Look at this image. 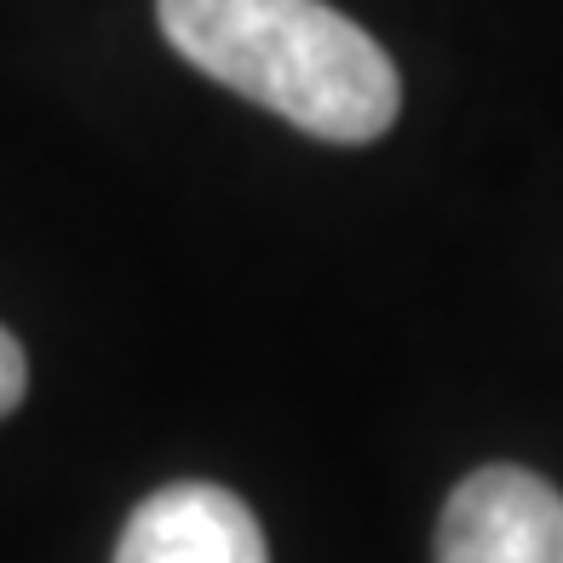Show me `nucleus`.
<instances>
[{
    "mask_svg": "<svg viewBox=\"0 0 563 563\" xmlns=\"http://www.w3.org/2000/svg\"><path fill=\"white\" fill-rule=\"evenodd\" d=\"M162 35L219 87L328 144H368L402 110L397 64L322 0H156Z\"/></svg>",
    "mask_w": 563,
    "mask_h": 563,
    "instance_id": "f257e3e1",
    "label": "nucleus"
},
{
    "mask_svg": "<svg viewBox=\"0 0 563 563\" xmlns=\"http://www.w3.org/2000/svg\"><path fill=\"white\" fill-rule=\"evenodd\" d=\"M438 563H563V495L523 466H483L443 506Z\"/></svg>",
    "mask_w": 563,
    "mask_h": 563,
    "instance_id": "f03ea898",
    "label": "nucleus"
},
{
    "mask_svg": "<svg viewBox=\"0 0 563 563\" xmlns=\"http://www.w3.org/2000/svg\"><path fill=\"white\" fill-rule=\"evenodd\" d=\"M115 563H271L260 518L219 483H167L126 518Z\"/></svg>",
    "mask_w": 563,
    "mask_h": 563,
    "instance_id": "7ed1b4c3",
    "label": "nucleus"
},
{
    "mask_svg": "<svg viewBox=\"0 0 563 563\" xmlns=\"http://www.w3.org/2000/svg\"><path fill=\"white\" fill-rule=\"evenodd\" d=\"M23 391H30V363H23V345L0 328V420L23 402Z\"/></svg>",
    "mask_w": 563,
    "mask_h": 563,
    "instance_id": "20e7f679",
    "label": "nucleus"
}]
</instances>
